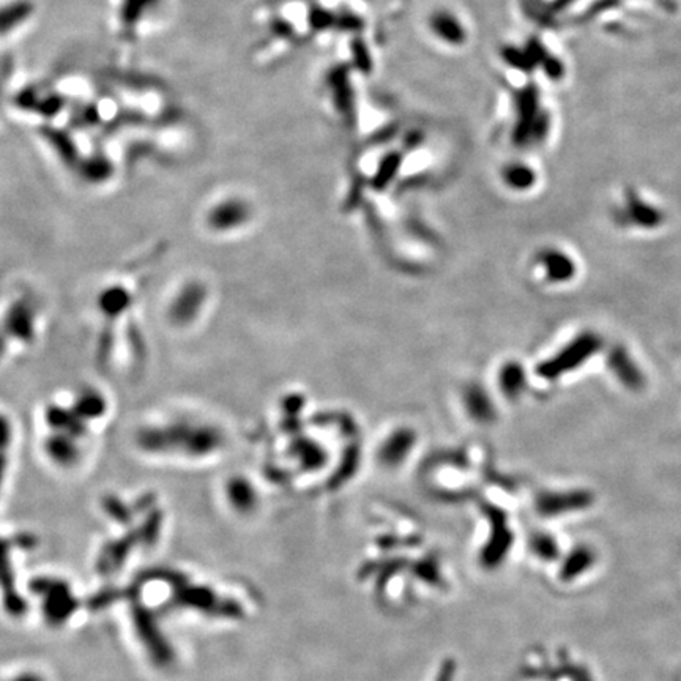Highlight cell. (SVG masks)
<instances>
[{
    "instance_id": "6da1fadb",
    "label": "cell",
    "mask_w": 681,
    "mask_h": 681,
    "mask_svg": "<svg viewBox=\"0 0 681 681\" xmlns=\"http://www.w3.org/2000/svg\"><path fill=\"white\" fill-rule=\"evenodd\" d=\"M159 0H120L118 22L125 33L136 32L151 12L157 8Z\"/></svg>"
},
{
    "instance_id": "7a4b0ae2",
    "label": "cell",
    "mask_w": 681,
    "mask_h": 681,
    "mask_svg": "<svg viewBox=\"0 0 681 681\" xmlns=\"http://www.w3.org/2000/svg\"><path fill=\"white\" fill-rule=\"evenodd\" d=\"M30 7L27 2H14L5 7H0V35L13 32L14 29L27 21L30 16Z\"/></svg>"
},
{
    "instance_id": "3957f363",
    "label": "cell",
    "mask_w": 681,
    "mask_h": 681,
    "mask_svg": "<svg viewBox=\"0 0 681 681\" xmlns=\"http://www.w3.org/2000/svg\"><path fill=\"white\" fill-rule=\"evenodd\" d=\"M433 26L435 29V32L439 33L442 39L453 41V43H458L462 39V29L458 24V21L453 20L450 14H437L433 20Z\"/></svg>"
},
{
    "instance_id": "277c9868",
    "label": "cell",
    "mask_w": 681,
    "mask_h": 681,
    "mask_svg": "<svg viewBox=\"0 0 681 681\" xmlns=\"http://www.w3.org/2000/svg\"><path fill=\"white\" fill-rule=\"evenodd\" d=\"M529 176H530L529 170L519 166V168H513V169H511L510 178L514 185H524L530 182V177H529Z\"/></svg>"
},
{
    "instance_id": "5b68a950",
    "label": "cell",
    "mask_w": 681,
    "mask_h": 681,
    "mask_svg": "<svg viewBox=\"0 0 681 681\" xmlns=\"http://www.w3.org/2000/svg\"><path fill=\"white\" fill-rule=\"evenodd\" d=\"M12 681H45L41 677H39V675L35 674H24L21 675V677H18V678H14V680Z\"/></svg>"
},
{
    "instance_id": "8992f818",
    "label": "cell",
    "mask_w": 681,
    "mask_h": 681,
    "mask_svg": "<svg viewBox=\"0 0 681 681\" xmlns=\"http://www.w3.org/2000/svg\"><path fill=\"white\" fill-rule=\"evenodd\" d=\"M453 668L452 666H446V668H444V670L440 672L439 680L437 681H450V677H452Z\"/></svg>"
}]
</instances>
